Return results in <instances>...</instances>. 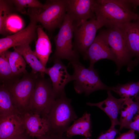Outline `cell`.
Returning a JSON list of instances; mask_svg holds the SVG:
<instances>
[{"label":"cell","mask_w":139,"mask_h":139,"mask_svg":"<svg viewBox=\"0 0 139 139\" xmlns=\"http://www.w3.org/2000/svg\"><path fill=\"white\" fill-rule=\"evenodd\" d=\"M129 0H95L94 11L96 19L107 28L119 27L137 19L139 15L133 11Z\"/></svg>","instance_id":"obj_1"},{"label":"cell","mask_w":139,"mask_h":139,"mask_svg":"<svg viewBox=\"0 0 139 139\" xmlns=\"http://www.w3.org/2000/svg\"><path fill=\"white\" fill-rule=\"evenodd\" d=\"M71 100L65 92L56 97L46 118L49 126V133L54 135H63L70 124L77 116L71 104Z\"/></svg>","instance_id":"obj_2"},{"label":"cell","mask_w":139,"mask_h":139,"mask_svg":"<svg viewBox=\"0 0 139 139\" xmlns=\"http://www.w3.org/2000/svg\"><path fill=\"white\" fill-rule=\"evenodd\" d=\"M56 97L50 79L38 73L28 111L46 118Z\"/></svg>","instance_id":"obj_3"},{"label":"cell","mask_w":139,"mask_h":139,"mask_svg":"<svg viewBox=\"0 0 139 139\" xmlns=\"http://www.w3.org/2000/svg\"><path fill=\"white\" fill-rule=\"evenodd\" d=\"M70 63L74 69L72 75L74 88L77 93H84L88 95L99 90L112 91V87L108 86L102 82L94 67L86 68L79 60Z\"/></svg>","instance_id":"obj_4"},{"label":"cell","mask_w":139,"mask_h":139,"mask_svg":"<svg viewBox=\"0 0 139 139\" xmlns=\"http://www.w3.org/2000/svg\"><path fill=\"white\" fill-rule=\"evenodd\" d=\"M48 5L45 10L32 9L27 14L32 15L42 27L52 31L61 27L66 14V0L47 1Z\"/></svg>","instance_id":"obj_5"},{"label":"cell","mask_w":139,"mask_h":139,"mask_svg":"<svg viewBox=\"0 0 139 139\" xmlns=\"http://www.w3.org/2000/svg\"><path fill=\"white\" fill-rule=\"evenodd\" d=\"M73 21L67 13L59 30L54 38L55 49L53 59H65L70 62L79 60V54L74 49Z\"/></svg>","instance_id":"obj_6"},{"label":"cell","mask_w":139,"mask_h":139,"mask_svg":"<svg viewBox=\"0 0 139 139\" xmlns=\"http://www.w3.org/2000/svg\"><path fill=\"white\" fill-rule=\"evenodd\" d=\"M38 74L27 72L20 78H17L10 84H5L10 92L16 107L21 113L28 110Z\"/></svg>","instance_id":"obj_7"},{"label":"cell","mask_w":139,"mask_h":139,"mask_svg":"<svg viewBox=\"0 0 139 139\" xmlns=\"http://www.w3.org/2000/svg\"><path fill=\"white\" fill-rule=\"evenodd\" d=\"M104 30L108 43L116 57L115 63L117 67L116 73L117 74L123 66L129 64L133 57L119 27H112Z\"/></svg>","instance_id":"obj_8"},{"label":"cell","mask_w":139,"mask_h":139,"mask_svg":"<svg viewBox=\"0 0 139 139\" xmlns=\"http://www.w3.org/2000/svg\"><path fill=\"white\" fill-rule=\"evenodd\" d=\"M102 27L96 19L90 20L74 26V50L83 55L94 41L97 31Z\"/></svg>","instance_id":"obj_9"},{"label":"cell","mask_w":139,"mask_h":139,"mask_svg":"<svg viewBox=\"0 0 139 139\" xmlns=\"http://www.w3.org/2000/svg\"><path fill=\"white\" fill-rule=\"evenodd\" d=\"M29 15L30 21L26 27L0 39V53L11 47L29 45L37 38V22L32 16Z\"/></svg>","instance_id":"obj_10"},{"label":"cell","mask_w":139,"mask_h":139,"mask_svg":"<svg viewBox=\"0 0 139 139\" xmlns=\"http://www.w3.org/2000/svg\"><path fill=\"white\" fill-rule=\"evenodd\" d=\"M84 59L89 60V67H94L95 63L102 59L116 61L115 55L109 46L104 30L100 31L93 43L83 54Z\"/></svg>","instance_id":"obj_11"},{"label":"cell","mask_w":139,"mask_h":139,"mask_svg":"<svg viewBox=\"0 0 139 139\" xmlns=\"http://www.w3.org/2000/svg\"><path fill=\"white\" fill-rule=\"evenodd\" d=\"M95 0H66V13L74 26L88 20L96 19L94 11Z\"/></svg>","instance_id":"obj_12"},{"label":"cell","mask_w":139,"mask_h":139,"mask_svg":"<svg viewBox=\"0 0 139 139\" xmlns=\"http://www.w3.org/2000/svg\"><path fill=\"white\" fill-rule=\"evenodd\" d=\"M54 60L53 65L47 68V74L50 77L53 89L56 97L65 92L64 88L70 82L73 81L72 75L68 73L67 67L59 59Z\"/></svg>","instance_id":"obj_13"},{"label":"cell","mask_w":139,"mask_h":139,"mask_svg":"<svg viewBox=\"0 0 139 139\" xmlns=\"http://www.w3.org/2000/svg\"><path fill=\"white\" fill-rule=\"evenodd\" d=\"M22 114L0 116V139H12L25 132Z\"/></svg>","instance_id":"obj_14"},{"label":"cell","mask_w":139,"mask_h":139,"mask_svg":"<svg viewBox=\"0 0 139 139\" xmlns=\"http://www.w3.org/2000/svg\"><path fill=\"white\" fill-rule=\"evenodd\" d=\"M26 133L30 137L38 138L48 133L49 126L47 118L28 111L22 114Z\"/></svg>","instance_id":"obj_15"},{"label":"cell","mask_w":139,"mask_h":139,"mask_svg":"<svg viewBox=\"0 0 139 139\" xmlns=\"http://www.w3.org/2000/svg\"><path fill=\"white\" fill-rule=\"evenodd\" d=\"M111 91H107L108 96L105 100L97 103L88 102L86 104L91 107H97L103 111L110 118L111 124L109 128L112 129L116 125H120L118 118V115L126 98H117L112 95Z\"/></svg>","instance_id":"obj_16"},{"label":"cell","mask_w":139,"mask_h":139,"mask_svg":"<svg viewBox=\"0 0 139 139\" xmlns=\"http://www.w3.org/2000/svg\"><path fill=\"white\" fill-rule=\"evenodd\" d=\"M121 29L132 57L139 59V16L136 20L118 27Z\"/></svg>","instance_id":"obj_17"},{"label":"cell","mask_w":139,"mask_h":139,"mask_svg":"<svg viewBox=\"0 0 139 139\" xmlns=\"http://www.w3.org/2000/svg\"><path fill=\"white\" fill-rule=\"evenodd\" d=\"M37 31V37L35 42V49L33 51L43 65L46 67L52 52L51 44L42 26L38 25Z\"/></svg>","instance_id":"obj_18"},{"label":"cell","mask_w":139,"mask_h":139,"mask_svg":"<svg viewBox=\"0 0 139 139\" xmlns=\"http://www.w3.org/2000/svg\"><path fill=\"white\" fill-rule=\"evenodd\" d=\"M91 115L85 112L81 117L75 120L65 133L66 136L71 138L73 136L79 135L90 138L92 132Z\"/></svg>","instance_id":"obj_19"},{"label":"cell","mask_w":139,"mask_h":139,"mask_svg":"<svg viewBox=\"0 0 139 139\" xmlns=\"http://www.w3.org/2000/svg\"><path fill=\"white\" fill-rule=\"evenodd\" d=\"M13 48L23 56L26 63L31 68L32 73H40L44 76L47 74V68L43 65L36 56L29 45L17 46Z\"/></svg>","instance_id":"obj_20"},{"label":"cell","mask_w":139,"mask_h":139,"mask_svg":"<svg viewBox=\"0 0 139 139\" xmlns=\"http://www.w3.org/2000/svg\"><path fill=\"white\" fill-rule=\"evenodd\" d=\"M121 105L119 113L120 125L119 131L121 130L130 122L137 112L139 109V103L134 101L131 98H125Z\"/></svg>","instance_id":"obj_21"},{"label":"cell","mask_w":139,"mask_h":139,"mask_svg":"<svg viewBox=\"0 0 139 139\" xmlns=\"http://www.w3.org/2000/svg\"><path fill=\"white\" fill-rule=\"evenodd\" d=\"M3 52L8 60L15 77H18L28 72L26 69L27 63L21 54L15 50L13 51L7 50Z\"/></svg>","instance_id":"obj_22"},{"label":"cell","mask_w":139,"mask_h":139,"mask_svg":"<svg viewBox=\"0 0 139 139\" xmlns=\"http://www.w3.org/2000/svg\"><path fill=\"white\" fill-rule=\"evenodd\" d=\"M13 113H22L16 107L7 86L1 83L0 86V116Z\"/></svg>","instance_id":"obj_23"},{"label":"cell","mask_w":139,"mask_h":139,"mask_svg":"<svg viewBox=\"0 0 139 139\" xmlns=\"http://www.w3.org/2000/svg\"><path fill=\"white\" fill-rule=\"evenodd\" d=\"M112 91L118 94L121 98H135L139 93V81L123 84H118L112 87Z\"/></svg>","instance_id":"obj_24"},{"label":"cell","mask_w":139,"mask_h":139,"mask_svg":"<svg viewBox=\"0 0 139 139\" xmlns=\"http://www.w3.org/2000/svg\"><path fill=\"white\" fill-rule=\"evenodd\" d=\"M16 78L13 74L8 60L4 53H0L1 82L2 84L7 85L12 83Z\"/></svg>","instance_id":"obj_25"},{"label":"cell","mask_w":139,"mask_h":139,"mask_svg":"<svg viewBox=\"0 0 139 139\" xmlns=\"http://www.w3.org/2000/svg\"><path fill=\"white\" fill-rule=\"evenodd\" d=\"M16 10L22 13L26 14L25 8L38 9H45L48 6L47 2L43 4L37 0H11Z\"/></svg>","instance_id":"obj_26"},{"label":"cell","mask_w":139,"mask_h":139,"mask_svg":"<svg viewBox=\"0 0 139 139\" xmlns=\"http://www.w3.org/2000/svg\"><path fill=\"white\" fill-rule=\"evenodd\" d=\"M15 9L11 0H0V33L5 35V25L8 17Z\"/></svg>","instance_id":"obj_27"},{"label":"cell","mask_w":139,"mask_h":139,"mask_svg":"<svg viewBox=\"0 0 139 139\" xmlns=\"http://www.w3.org/2000/svg\"><path fill=\"white\" fill-rule=\"evenodd\" d=\"M120 133L119 130L115 128L111 129L109 128L107 131L102 132L97 139H114L116 136ZM82 139H87L85 138Z\"/></svg>","instance_id":"obj_28"},{"label":"cell","mask_w":139,"mask_h":139,"mask_svg":"<svg viewBox=\"0 0 139 139\" xmlns=\"http://www.w3.org/2000/svg\"><path fill=\"white\" fill-rule=\"evenodd\" d=\"M124 128L132 129L136 131L137 133H139V109L133 118L132 121Z\"/></svg>","instance_id":"obj_29"},{"label":"cell","mask_w":139,"mask_h":139,"mask_svg":"<svg viewBox=\"0 0 139 139\" xmlns=\"http://www.w3.org/2000/svg\"><path fill=\"white\" fill-rule=\"evenodd\" d=\"M137 135L135 133V131L129 129L128 131L122 133H120L119 136L114 139H137Z\"/></svg>","instance_id":"obj_30"},{"label":"cell","mask_w":139,"mask_h":139,"mask_svg":"<svg viewBox=\"0 0 139 139\" xmlns=\"http://www.w3.org/2000/svg\"><path fill=\"white\" fill-rule=\"evenodd\" d=\"M29 136L25 132L24 133L12 139H30L28 137Z\"/></svg>","instance_id":"obj_31"},{"label":"cell","mask_w":139,"mask_h":139,"mask_svg":"<svg viewBox=\"0 0 139 139\" xmlns=\"http://www.w3.org/2000/svg\"><path fill=\"white\" fill-rule=\"evenodd\" d=\"M37 138V139H53L52 135L49 133L46 134Z\"/></svg>","instance_id":"obj_32"},{"label":"cell","mask_w":139,"mask_h":139,"mask_svg":"<svg viewBox=\"0 0 139 139\" xmlns=\"http://www.w3.org/2000/svg\"><path fill=\"white\" fill-rule=\"evenodd\" d=\"M133 8H135L139 6V0H129Z\"/></svg>","instance_id":"obj_33"},{"label":"cell","mask_w":139,"mask_h":139,"mask_svg":"<svg viewBox=\"0 0 139 139\" xmlns=\"http://www.w3.org/2000/svg\"><path fill=\"white\" fill-rule=\"evenodd\" d=\"M53 136V139H71L66 136H64L63 135H54L51 134Z\"/></svg>","instance_id":"obj_34"},{"label":"cell","mask_w":139,"mask_h":139,"mask_svg":"<svg viewBox=\"0 0 139 139\" xmlns=\"http://www.w3.org/2000/svg\"><path fill=\"white\" fill-rule=\"evenodd\" d=\"M135 101L139 102V96L137 95L135 98Z\"/></svg>","instance_id":"obj_35"}]
</instances>
